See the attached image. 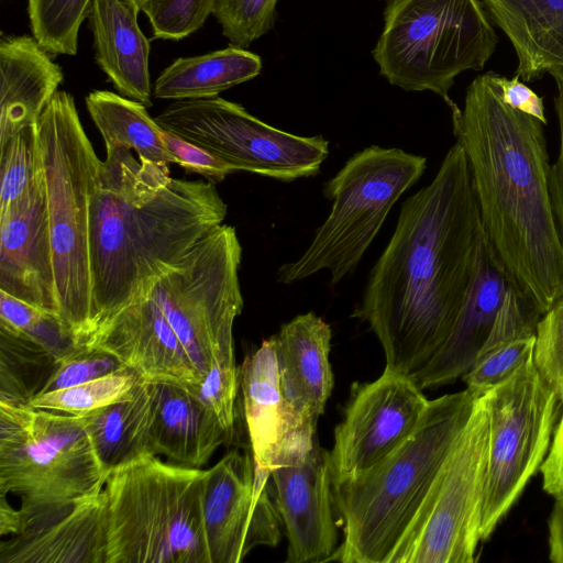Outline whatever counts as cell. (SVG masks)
Returning a JSON list of instances; mask_svg holds the SVG:
<instances>
[{"label":"cell","mask_w":563,"mask_h":563,"mask_svg":"<svg viewBox=\"0 0 563 563\" xmlns=\"http://www.w3.org/2000/svg\"><path fill=\"white\" fill-rule=\"evenodd\" d=\"M261 70L258 55L229 46L175 59L156 78L153 95L157 99L174 101L212 98L255 78Z\"/></svg>","instance_id":"cell-28"},{"label":"cell","mask_w":563,"mask_h":563,"mask_svg":"<svg viewBox=\"0 0 563 563\" xmlns=\"http://www.w3.org/2000/svg\"><path fill=\"white\" fill-rule=\"evenodd\" d=\"M142 379L139 373L126 368L71 387L34 395L26 404L34 408L85 416L129 399Z\"/></svg>","instance_id":"cell-30"},{"label":"cell","mask_w":563,"mask_h":563,"mask_svg":"<svg viewBox=\"0 0 563 563\" xmlns=\"http://www.w3.org/2000/svg\"><path fill=\"white\" fill-rule=\"evenodd\" d=\"M517 56L516 76L563 87V0H482Z\"/></svg>","instance_id":"cell-25"},{"label":"cell","mask_w":563,"mask_h":563,"mask_svg":"<svg viewBox=\"0 0 563 563\" xmlns=\"http://www.w3.org/2000/svg\"><path fill=\"white\" fill-rule=\"evenodd\" d=\"M563 407V399L561 400ZM543 489L551 496L563 493V410L556 421L553 439L540 466Z\"/></svg>","instance_id":"cell-44"},{"label":"cell","mask_w":563,"mask_h":563,"mask_svg":"<svg viewBox=\"0 0 563 563\" xmlns=\"http://www.w3.org/2000/svg\"><path fill=\"white\" fill-rule=\"evenodd\" d=\"M0 290L59 317L43 165L0 212Z\"/></svg>","instance_id":"cell-17"},{"label":"cell","mask_w":563,"mask_h":563,"mask_svg":"<svg viewBox=\"0 0 563 563\" xmlns=\"http://www.w3.org/2000/svg\"><path fill=\"white\" fill-rule=\"evenodd\" d=\"M484 233L514 285L544 314L563 297V240L550 190L543 124L506 104L493 71L451 111Z\"/></svg>","instance_id":"cell-2"},{"label":"cell","mask_w":563,"mask_h":563,"mask_svg":"<svg viewBox=\"0 0 563 563\" xmlns=\"http://www.w3.org/2000/svg\"><path fill=\"white\" fill-rule=\"evenodd\" d=\"M7 495H0V534L13 536L20 526L19 510L13 509L5 500Z\"/></svg>","instance_id":"cell-47"},{"label":"cell","mask_w":563,"mask_h":563,"mask_svg":"<svg viewBox=\"0 0 563 563\" xmlns=\"http://www.w3.org/2000/svg\"><path fill=\"white\" fill-rule=\"evenodd\" d=\"M106 494L46 510L20 522L0 544V563H107Z\"/></svg>","instance_id":"cell-20"},{"label":"cell","mask_w":563,"mask_h":563,"mask_svg":"<svg viewBox=\"0 0 563 563\" xmlns=\"http://www.w3.org/2000/svg\"><path fill=\"white\" fill-rule=\"evenodd\" d=\"M493 79L500 89L503 101L512 109L548 124L543 98L522 82L518 76L507 78L493 73Z\"/></svg>","instance_id":"cell-42"},{"label":"cell","mask_w":563,"mask_h":563,"mask_svg":"<svg viewBox=\"0 0 563 563\" xmlns=\"http://www.w3.org/2000/svg\"><path fill=\"white\" fill-rule=\"evenodd\" d=\"M91 0H27L34 38L52 55H76Z\"/></svg>","instance_id":"cell-31"},{"label":"cell","mask_w":563,"mask_h":563,"mask_svg":"<svg viewBox=\"0 0 563 563\" xmlns=\"http://www.w3.org/2000/svg\"><path fill=\"white\" fill-rule=\"evenodd\" d=\"M543 314L516 286L507 291L479 355L517 339L536 335ZM478 355V356H479Z\"/></svg>","instance_id":"cell-39"},{"label":"cell","mask_w":563,"mask_h":563,"mask_svg":"<svg viewBox=\"0 0 563 563\" xmlns=\"http://www.w3.org/2000/svg\"><path fill=\"white\" fill-rule=\"evenodd\" d=\"M554 110L559 122V152L556 161L551 165L550 190L558 227L563 240V87H558L553 98Z\"/></svg>","instance_id":"cell-45"},{"label":"cell","mask_w":563,"mask_h":563,"mask_svg":"<svg viewBox=\"0 0 563 563\" xmlns=\"http://www.w3.org/2000/svg\"><path fill=\"white\" fill-rule=\"evenodd\" d=\"M490 20L482 0H388L373 57L389 84L432 91L452 111L456 76L483 69L496 51Z\"/></svg>","instance_id":"cell-7"},{"label":"cell","mask_w":563,"mask_h":563,"mask_svg":"<svg viewBox=\"0 0 563 563\" xmlns=\"http://www.w3.org/2000/svg\"><path fill=\"white\" fill-rule=\"evenodd\" d=\"M273 336L287 399L317 423L334 386L330 324L310 311L284 323Z\"/></svg>","instance_id":"cell-22"},{"label":"cell","mask_w":563,"mask_h":563,"mask_svg":"<svg viewBox=\"0 0 563 563\" xmlns=\"http://www.w3.org/2000/svg\"><path fill=\"white\" fill-rule=\"evenodd\" d=\"M484 234L462 145L407 198L353 317L366 322L385 369L413 377L450 336L472 287Z\"/></svg>","instance_id":"cell-1"},{"label":"cell","mask_w":563,"mask_h":563,"mask_svg":"<svg viewBox=\"0 0 563 563\" xmlns=\"http://www.w3.org/2000/svg\"><path fill=\"white\" fill-rule=\"evenodd\" d=\"M85 102L106 147L131 148L140 161L159 166L176 164L163 141V129L144 104L107 90L91 91Z\"/></svg>","instance_id":"cell-29"},{"label":"cell","mask_w":563,"mask_h":563,"mask_svg":"<svg viewBox=\"0 0 563 563\" xmlns=\"http://www.w3.org/2000/svg\"><path fill=\"white\" fill-rule=\"evenodd\" d=\"M554 498V506L548 521L549 559L554 563H563V493Z\"/></svg>","instance_id":"cell-46"},{"label":"cell","mask_w":563,"mask_h":563,"mask_svg":"<svg viewBox=\"0 0 563 563\" xmlns=\"http://www.w3.org/2000/svg\"><path fill=\"white\" fill-rule=\"evenodd\" d=\"M81 347L108 353L150 382L190 387L202 378L162 309L144 294L101 322Z\"/></svg>","instance_id":"cell-19"},{"label":"cell","mask_w":563,"mask_h":563,"mask_svg":"<svg viewBox=\"0 0 563 563\" xmlns=\"http://www.w3.org/2000/svg\"><path fill=\"white\" fill-rule=\"evenodd\" d=\"M59 317L80 347L91 332L90 209L101 159L74 97L58 90L37 121Z\"/></svg>","instance_id":"cell-5"},{"label":"cell","mask_w":563,"mask_h":563,"mask_svg":"<svg viewBox=\"0 0 563 563\" xmlns=\"http://www.w3.org/2000/svg\"><path fill=\"white\" fill-rule=\"evenodd\" d=\"M154 442L157 455L200 468L232 435L186 386L155 383Z\"/></svg>","instance_id":"cell-26"},{"label":"cell","mask_w":563,"mask_h":563,"mask_svg":"<svg viewBox=\"0 0 563 563\" xmlns=\"http://www.w3.org/2000/svg\"><path fill=\"white\" fill-rule=\"evenodd\" d=\"M128 0H91L88 12L96 63L119 95L152 107L151 44Z\"/></svg>","instance_id":"cell-23"},{"label":"cell","mask_w":563,"mask_h":563,"mask_svg":"<svg viewBox=\"0 0 563 563\" xmlns=\"http://www.w3.org/2000/svg\"><path fill=\"white\" fill-rule=\"evenodd\" d=\"M154 119L163 130L208 150L236 172L282 181L317 175L329 155L323 136L285 132L219 96L174 101Z\"/></svg>","instance_id":"cell-13"},{"label":"cell","mask_w":563,"mask_h":563,"mask_svg":"<svg viewBox=\"0 0 563 563\" xmlns=\"http://www.w3.org/2000/svg\"><path fill=\"white\" fill-rule=\"evenodd\" d=\"M511 286L512 280L484 233L476 274L457 321L442 347L412 377L421 389L451 384L471 368Z\"/></svg>","instance_id":"cell-21"},{"label":"cell","mask_w":563,"mask_h":563,"mask_svg":"<svg viewBox=\"0 0 563 563\" xmlns=\"http://www.w3.org/2000/svg\"><path fill=\"white\" fill-rule=\"evenodd\" d=\"M426 167V157L397 147L371 145L355 153L325 183L330 213L303 254L279 267L277 282L289 285L327 269L331 284L340 283L355 269L394 205Z\"/></svg>","instance_id":"cell-9"},{"label":"cell","mask_w":563,"mask_h":563,"mask_svg":"<svg viewBox=\"0 0 563 563\" xmlns=\"http://www.w3.org/2000/svg\"><path fill=\"white\" fill-rule=\"evenodd\" d=\"M202 515L211 563H239L257 547H276L284 528L271 472L234 449L207 470Z\"/></svg>","instance_id":"cell-14"},{"label":"cell","mask_w":563,"mask_h":563,"mask_svg":"<svg viewBox=\"0 0 563 563\" xmlns=\"http://www.w3.org/2000/svg\"><path fill=\"white\" fill-rule=\"evenodd\" d=\"M1 393L0 400L25 402L23 378L36 375L44 382V368L53 369L57 360L51 352L30 340L0 331Z\"/></svg>","instance_id":"cell-33"},{"label":"cell","mask_w":563,"mask_h":563,"mask_svg":"<svg viewBox=\"0 0 563 563\" xmlns=\"http://www.w3.org/2000/svg\"><path fill=\"white\" fill-rule=\"evenodd\" d=\"M106 150L90 209V334L228 213L213 183L173 178L124 146Z\"/></svg>","instance_id":"cell-3"},{"label":"cell","mask_w":563,"mask_h":563,"mask_svg":"<svg viewBox=\"0 0 563 563\" xmlns=\"http://www.w3.org/2000/svg\"><path fill=\"white\" fill-rule=\"evenodd\" d=\"M126 368L129 367L108 353L78 347L55 361L51 374L37 394L71 387Z\"/></svg>","instance_id":"cell-38"},{"label":"cell","mask_w":563,"mask_h":563,"mask_svg":"<svg viewBox=\"0 0 563 563\" xmlns=\"http://www.w3.org/2000/svg\"><path fill=\"white\" fill-rule=\"evenodd\" d=\"M218 417L233 435L240 373L234 354L214 356L199 385L187 387Z\"/></svg>","instance_id":"cell-37"},{"label":"cell","mask_w":563,"mask_h":563,"mask_svg":"<svg viewBox=\"0 0 563 563\" xmlns=\"http://www.w3.org/2000/svg\"><path fill=\"white\" fill-rule=\"evenodd\" d=\"M489 450L481 397L388 563L476 560Z\"/></svg>","instance_id":"cell-12"},{"label":"cell","mask_w":563,"mask_h":563,"mask_svg":"<svg viewBox=\"0 0 563 563\" xmlns=\"http://www.w3.org/2000/svg\"><path fill=\"white\" fill-rule=\"evenodd\" d=\"M287 537V563L331 561L338 549L329 452L318 441L308 454L271 472Z\"/></svg>","instance_id":"cell-18"},{"label":"cell","mask_w":563,"mask_h":563,"mask_svg":"<svg viewBox=\"0 0 563 563\" xmlns=\"http://www.w3.org/2000/svg\"><path fill=\"white\" fill-rule=\"evenodd\" d=\"M129 2L133 3L135 7H137L141 11V7L144 3L145 0H128Z\"/></svg>","instance_id":"cell-48"},{"label":"cell","mask_w":563,"mask_h":563,"mask_svg":"<svg viewBox=\"0 0 563 563\" xmlns=\"http://www.w3.org/2000/svg\"><path fill=\"white\" fill-rule=\"evenodd\" d=\"M278 0H216L212 14L231 46L246 48L269 32Z\"/></svg>","instance_id":"cell-34"},{"label":"cell","mask_w":563,"mask_h":563,"mask_svg":"<svg viewBox=\"0 0 563 563\" xmlns=\"http://www.w3.org/2000/svg\"><path fill=\"white\" fill-rule=\"evenodd\" d=\"M207 470L158 455L109 472L107 563H211L202 515Z\"/></svg>","instance_id":"cell-6"},{"label":"cell","mask_w":563,"mask_h":563,"mask_svg":"<svg viewBox=\"0 0 563 563\" xmlns=\"http://www.w3.org/2000/svg\"><path fill=\"white\" fill-rule=\"evenodd\" d=\"M536 335L503 344L479 355L462 376L466 388L478 396L509 378L534 355Z\"/></svg>","instance_id":"cell-36"},{"label":"cell","mask_w":563,"mask_h":563,"mask_svg":"<svg viewBox=\"0 0 563 563\" xmlns=\"http://www.w3.org/2000/svg\"><path fill=\"white\" fill-rule=\"evenodd\" d=\"M478 397L465 388L430 400L418 427L390 454L367 471L332 483L343 541L331 561L389 562Z\"/></svg>","instance_id":"cell-4"},{"label":"cell","mask_w":563,"mask_h":563,"mask_svg":"<svg viewBox=\"0 0 563 563\" xmlns=\"http://www.w3.org/2000/svg\"><path fill=\"white\" fill-rule=\"evenodd\" d=\"M107 477L82 416L0 400V495L20 497V521L101 493Z\"/></svg>","instance_id":"cell-8"},{"label":"cell","mask_w":563,"mask_h":563,"mask_svg":"<svg viewBox=\"0 0 563 563\" xmlns=\"http://www.w3.org/2000/svg\"><path fill=\"white\" fill-rule=\"evenodd\" d=\"M216 0H145L154 38L179 41L199 30L212 14Z\"/></svg>","instance_id":"cell-35"},{"label":"cell","mask_w":563,"mask_h":563,"mask_svg":"<svg viewBox=\"0 0 563 563\" xmlns=\"http://www.w3.org/2000/svg\"><path fill=\"white\" fill-rule=\"evenodd\" d=\"M481 398L489 424L479 528L485 541L544 461L561 400L540 373L534 355Z\"/></svg>","instance_id":"cell-11"},{"label":"cell","mask_w":563,"mask_h":563,"mask_svg":"<svg viewBox=\"0 0 563 563\" xmlns=\"http://www.w3.org/2000/svg\"><path fill=\"white\" fill-rule=\"evenodd\" d=\"M155 383L142 379L133 395L82 416L95 452L107 474L156 454Z\"/></svg>","instance_id":"cell-27"},{"label":"cell","mask_w":563,"mask_h":563,"mask_svg":"<svg viewBox=\"0 0 563 563\" xmlns=\"http://www.w3.org/2000/svg\"><path fill=\"white\" fill-rule=\"evenodd\" d=\"M239 373L255 465L272 472L303 459L317 442V423L302 416L284 393L274 336L245 357Z\"/></svg>","instance_id":"cell-16"},{"label":"cell","mask_w":563,"mask_h":563,"mask_svg":"<svg viewBox=\"0 0 563 563\" xmlns=\"http://www.w3.org/2000/svg\"><path fill=\"white\" fill-rule=\"evenodd\" d=\"M534 362L548 383L563 399V297L540 319L534 346Z\"/></svg>","instance_id":"cell-40"},{"label":"cell","mask_w":563,"mask_h":563,"mask_svg":"<svg viewBox=\"0 0 563 563\" xmlns=\"http://www.w3.org/2000/svg\"><path fill=\"white\" fill-rule=\"evenodd\" d=\"M429 401L412 377L389 369L374 382L354 385L329 452L332 483L390 454L418 427Z\"/></svg>","instance_id":"cell-15"},{"label":"cell","mask_w":563,"mask_h":563,"mask_svg":"<svg viewBox=\"0 0 563 563\" xmlns=\"http://www.w3.org/2000/svg\"><path fill=\"white\" fill-rule=\"evenodd\" d=\"M163 141L169 153L187 173L201 175L210 183L222 181L236 169L228 162L176 134L163 130Z\"/></svg>","instance_id":"cell-41"},{"label":"cell","mask_w":563,"mask_h":563,"mask_svg":"<svg viewBox=\"0 0 563 563\" xmlns=\"http://www.w3.org/2000/svg\"><path fill=\"white\" fill-rule=\"evenodd\" d=\"M30 303L0 290V331L7 334L24 338L36 323L42 313Z\"/></svg>","instance_id":"cell-43"},{"label":"cell","mask_w":563,"mask_h":563,"mask_svg":"<svg viewBox=\"0 0 563 563\" xmlns=\"http://www.w3.org/2000/svg\"><path fill=\"white\" fill-rule=\"evenodd\" d=\"M64 80L62 67L27 35L0 40V145L36 124Z\"/></svg>","instance_id":"cell-24"},{"label":"cell","mask_w":563,"mask_h":563,"mask_svg":"<svg viewBox=\"0 0 563 563\" xmlns=\"http://www.w3.org/2000/svg\"><path fill=\"white\" fill-rule=\"evenodd\" d=\"M41 165L37 123L20 130L0 145V212L27 191Z\"/></svg>","instance_id":"cell-32"},{"label":"cell","mask_w":563,"mask_h":563,"mask_svg":"<svg viewBox=\"0 0 563 563\" xmlns=\"http://www.w3.org/2000/svg\"><path fill=\"white\" fill-rule=\"evenodd\" d=\"M242 246L220 224L145 286L203 377L214 356L234 354L233 324L243 310Z\"/></svg>","instance_id":"cell-10"}]
</instances>
